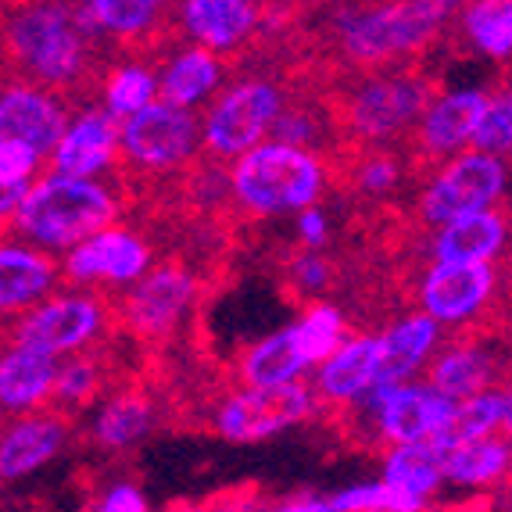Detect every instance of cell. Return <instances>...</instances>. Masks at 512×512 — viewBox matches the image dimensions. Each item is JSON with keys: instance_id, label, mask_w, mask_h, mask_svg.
Returning <instances> with one entry per match:
<instances>
[{"instance_id": "obj_1", "label": "cell", "mask_w": 512, "mask_h": 512, "mask_svg": "<svg viewBox=\"0 0 512 512\" xmlns=\"http://www.w3.org/2000/svg\"><path fill=\"white\" fill-rule=\"evenodd\" d=\"M108 47L86 0H29L4 18L8 76L47 86L76 111L101 97Z\"/></svg>"}, {"instance_id": "obj_2", "label": "cell", "mask_w": 512, "mask_h": 512, "mask_svg": "<svg viewBox=\"0 0 512 512\" xmlns=\"http://www.w3.org/2000/svg\"><path fill=\"white\" fill-rule=\"evenodd\" d=\"M326 97L344 140L387 144V140H409L423 111L437 97V83L423 72V65H391V69H362L344 76L337 72V79L326 83Z\"/></svg>"}, {"instance_id": "obj_3", "label": "cell", "mask_w": 512, "mask_h": 512, "mask_svg": "<svg viewBox=\"0 0 512 512\" xmlns=\"http://www.w3.org/2000/svg\"><path fill=\"white\" fill-rule=\"evenodd\" d=\"M122 215V201L94 176L47 172L26 194V201L4 219V237L36 244L43 251H69L111 226Z\"/></svg>"}, {"instance_id": "obj_4", "label": "cell", "mask_w": 512, "mask_h": 512, "mask_svg": "<svg viewBox=\"0 0 512 512\" xmlns=\"http://www.w3.org/2000/svg\"><path fill=\"white\" fill-rule=\"evenodd\" d=\"M230 180L240 212L287 215L316 205L330 176L319 154L273 137L233 158Z\"/></svg>"}, {"instance_id": "obj_5", "label": "cell", "mask_w": 512, "mask_h": 512, "mask_svg": "<svg viewBox=\"0 0 512 512\" xmlns=\"http://www.w3.org/2000/svg\"><path fill=\"white\" fill-rule=\"evenodd\" d=\"M205 151V115L176 101H151L137 115L122 119L119 172H137L140 180H158L165 172L187 169Z\"/></svg>"}, {"instance_id": "obj_6", "label": "cell", "mask_w": 512, "mask_h": 512, "mask_svg": "<svg viewBox=\"0 0 512 512\" xmlns=\"http://www.w3.org/2000/svg\"><path fill=\"white\" fill-rule=\"evenodd\" d=\"M505 187H509V169H505L502 154L480 151V147L452 154L427 176V187L419 190L416 205H412V219L423 230H441L462 215L495 208Z\"/></svg>"}, {"instance_id": "obj_7", "label": "cell", "mask_w": 512, "mask_h": 512, "mask_svg": "<svg viewBox=\"0 0 512 512\" xmlns=\"http://www.w3.org/2000/svg\"><path fill=\"white\" fill-rule=\"evenodd\" d=\"M283 101L287 90L276 79L244 76L230 83L205 111V154L222 162L248 154L273 133Z\"/></svg>"}, {"instance_id": "obj_8", "label": "cell", "mask_w": 512, "mask_h": 512, "mask_svg": "<svg viewBox=\"0 0 512 512\" xmlns=\"http://www.w3.org/2000/svg\"><path fill=\"white\" fill-rule=\"evenodd\" d=\"M319 409L316 387L291 380V384L251 387L230 394L215 405V430L230 444H258L269 441L280 430H291L305 423Z\"/></svg>"}, {"instance_id": "obj_9", "label": "cell", "mask_w": 512, "mask_h": 512, "mask_svg": "<svg viewBox=\"0 0 512 512\" xmlns=\"http://www.w3.org/2000/svg\"><path fill=\"white\" fill-rule=\"evenodd\" d=\"M197 301V276L187 265L165 262L158 269H147L122 298L111 305L115 323L137 337V341L158 344L176 333V326L187 319V312Z\"/></svg>"}, {"instance_id": "obj_10", "label": "cell", "mask_w": 512, "mask_h": 512, "mask_svg": "<svg viewBox=\"0 0 512 512\" xmlns=\"http://www.w3.org/2000/svg\"><path fill=\"white\" fill-rule=\"evenodd\" d=\"M4 341L33 344L51 355H72L90 344H97L108 333V301L90 298V294H65V298L40 301V305L4 316Z\"/></svg>"}, {"instance_id": "obj_11", "label": "cell", "mask_w": 512, "mask_h": 512, "mask_svg": "<svg viewBox=\"0 0 512 512\" xmlns=\"http://www.w3.org/2000/svg\"><path fill=\"white\" fill-rule=\"evenodd\" d=\"M151 269V244L137 230L126 226H104L83 244L69 248L61 262V280L69 287H126L137 283Z\"/></svg>"}, {"instance_id": "obj_12", "label": "cell", "mask_w": 512, "mask_h": 512, "mask_svg": "<svg viewBox=\"0 0 512 512\" xmlns=\"http://www.w3.org/2000/svg\"><path fill=\"white\" fill-rule=\"evenodd\" d=\"M498 273L491 262H434L416 287L423 312L444 326H466L495 301Z\"/></svg>"}, {"instance_id": "obj_13", "label": "cell", "mask_w": 512, "mask_h": 512, "mask_svg": "<svg viewBox=\"0 0 512 512\" xmlns=\"http://www.w3.org/2000/svg\"><path fill=\"white\" fill-rule=\"evenodd\" d=\"M484 104H487L484 90H448V94L430 101V108L423 111V119L409 133V147L416 154L423 180L441 162H448L455 151L473 147L477 126L484 119Z\"/></svg>"}, {"instance_id": "obj_14", "label": "cell", "mask_w": 512, "mask_h": 512, "mask_svg": "<svg viewBox=\"0 0 512 512\" xmlns=\"http://www.w3.org/2000/svg\"><path fill=\"white\" fill-rule=\"evenodd\" d=\"M265 8L269 0H172V22L190 43L240 54L262 33Z\"/></svg>"}, {"instance_id": "obj_15", "label": "cell", "mask_w": 512, "mask_h": 512, "mask_svg": "<svg viewBox=\"0 0 512 512\" xmlns=\"http://www.w3.org/2000/svg\"><path fill=\"white\" fill-rule=\"evenodd\" d=\"M69 111V101L58 97L54 90L8 76L4 97H0V137L26 140L36 151L51 154L72 126Z\"/></svg>"}, {"instance_id": "obj_16", "label": "cell", "mask_w": 512, "mask_h": 512, "mask_svg": "<svg viewBox=\"0 0 512 512\" xmlns=\"http://www.w3.org/2000/svg\"><path fill=\"white\" fill-rule=\"evenodd\" d=\"M119 140L122 119L108 108H83L76 111L69 133L54 147L51 169L69 172V176H97V172L119 165Z\"/></svg>"}, {"instance_id": "obj_17", "label": "cell", "mask_w": 512, "mask_h": 512, "mask_svg": "<svg viewBox=\"0 0 512 512\" xmlns=\"http://www.w3.org/2000/svg\"><path fill=\"white\" fill-rule=\"evenodd\" d=\"M459 402L437 391L434 384H398L387 398L384 416H380V437L384 444H409L427 441L452 427Z\"/></svg>"}, {"instance_id": "obj_18", "label": "cell", "mask_w": 512, "mask_h": 512, "mask_svg": "<svg viewBox=\"0 0 512 512\" xmlns=\"http://www.w3.org/2000/svg\"><path fill=\"white\" fill-rule=\"evenodd\" d=\"M69 441V416L47 409V412H22L15 423L4 427V441H0V477L4 484L29 477L40 466L54 459Z\"/></svg>"}, {"instance_id": "obj_19", "label": "cell", "mask_w": 512, "mask_h": 512, "mask_svg": "<svg viewBox=\"0 0 512 512\" xmlns=\"http://www.w3.org/2000/svg\"><path fill=\"white\" fill-rule=\"evenodd\" d=\"M58 369V355H51V351L4 341V359H0V405H4V412L22 416V412L47 409Z\"/></svg>"}, {"instance_id": "obj_20", "label": "cell", "mask_w": 512, "mask_h": 512, "mask_svg": "<svg viewBox=\"0 0 512 512\" xmlns=\"http://www.w3.org/2000/svg\"><path fill=\"white\" fill-rule=\"evenodd\" d=\"M509 240H512L509 215L495 212V208H484V212L462 215V219L434 230L430 258L434 262H495V258L505 255Z\"/></svg>"}, {"instance_id": "obj_21", "label": "cell", "mask_w": 512, "mask_h": 512, "mask_svg": "<svg viewBox=\"0 0 512 512\" xmlns=\"http://www.w3.org/2000/svg\"><path fill=\"white\" fill-rule=\"evenodd\" d=\"M380 359H384V337L359 333L348 337L330 359H323L316 376V391L326 405H348L355 402L369 384L380 380Z\"/></svg>"}, {"instance_id": "obj_22", "label": "cell", "mask_w": 512, "mask_h": 512, "mask_svg": "<svg viewBox=\"0 0 512 512\" xmlns=\"http://www.w3.org/2000/svg\"><path fill=\"white\" fill-rule=\"evenodd\" d=\"M61 280V269L51 255H43L36 244H15L8 240L0 251V308L4 316L26 312L47 291H54V283Z\"/></svg>"}, {"instance_id": "obj_23", "label": "cell", "mask_w": 512, "mask_h": 512, "mask_svg": "<svg viewBox=\"0 0 512 512\" xmlns=\"http://www.w3.org/2000/svg\"><path fill=\"white\" fill-rule=\"evenodd\" d=\"M226 79L219 51L205 47V43H190L172 51L169 58H162V69H158V83H162L165 101H176L183 108H197L215 94Z\"/></svg>"}, {"instance_id": "obj_24", "label": "cell", "mask_w": 512, "mask_h": 512, "mask_svg": "<svg viewBox=\"0 0 512 512\" xmlns=\"http://www.w3.org/2000/svg\"><path fill=\"white\" fill-rule=\"evenodd\" d=\"M384 480L402 491L405 498L423 509L430 498L437 495V487L444 484V444L437 437L427 441H409V444H391V452L384 459Z\"/></svg>"}, {"instance_id": "obj_25", "label": "cell", "mask_w": 512, "mask_h": 512, "mask_svg": "<svg viewBox=\"0 0 512 512\" xmlns=\"http://www.w3.org/2000/svg\"><path fill=\"white\" fill-rule=\"evenodd\" d=\"M441 326L430 312L419 308L416 316L398 319V326L384 333V359H380V380L387 384H405L423 362L434 355L441 341Z\"/></svg>"}, {"instance_id": "obj_26", "label": "cell", "mask_w": 512, "mask_h": 512, "mask_svg": "<svg viewBox=\"0 0 512 512\" xmlns=\"http://www.w3.org/2000/svg\"><path fill=\"white\" fill-rule=\"evenodd\" d=\"M427 384H434L455 402H466L495 384V362L480 348V341H455L430 362Z\"/></svg>"}, {"instance_id": "obj_27", "label": "cell", "mask_w": 512, "mask_h": 512, "mask_svg": "<svg viewBox=\"0 0 512 512\" xmlns=\"http://www.w3.org/2000/svg\"><path fill=\"white\" fill-rule=\"evenodd\" d=\"M512 473V441L470 437L444 448V477L455 487H491Z\"/></svg>"}, {"instance_id": "obj_28", "label": "cell", "mask_w": 512, "mask_h": 512, "mask_svg": "<svg viewBox=\"0 0 512 512\" xmlns=\"http://www.w3.org/2000/svg\"><path fill=\"white\" fill-rule=\"evenodd\" d=\"M154 427V402L137 387L111 394L104 409L94 419V444L104 452H126L133 444H140Z\"/></svg>"}, {"instance_id": "obj_29", "label": "cell", "mask_w": 512, "mask_h": 512, "mask_svg": "<svg viewBox=\"0 0 512 512\" xmlns=\"http://www.w3.org/2000/svg\"><path fill=\"white\" fill-rule=\"evenodd\" d=\"M308 366H312V362H308L298 333H294V326H291V330L273 333V337H265L255 348L244 351V359H240V380L251 387L291 384Z\"/></svg>"}, {"instance_id": "obj_30", "label": "cell", "mask_w": 512, "mask_h": 512, "mask_svg": "<svg viewBox=\"0 0 512 512\" xmlns=\"http://www.w3.org/2000/svg\"><path fill=\"white\" fill-rule=\"evenodd\" d=\"M459 22L477 54L491 61L512 58V0H466Z\"/></svg>"}, {"instance_id": "obj_31", "label": "cell", "mask_w": 512, "mask_h": 512, "mask_svg": "<svg viewBox=\"0 0 512 512\" xmlns=\"http://www.w3.org/2000/svg\"><path fill=\"white\" fill-rule=\"evenodd\" d=\"M154 94H162V83L140 58L111 61L108 72H104L101 104L119 119H129L140 108H147L154 101Z\"/></svg>"}, {"instance_id": "obj_32", "label": "cell", "mask_w": 512, "mask_h": 512, "mask_svg": "<svg viewBox=\"0 0 512 512\" xmlns=\"http://www.w3.org/2000/svg\"><path fill=\"white\" fill-rule=\"evenodd\" d=\"M108 359L104 355H76V359L61 362L58 380H54V394L47 409L61 412V416H76L90 402L101 398V391L108 387Z\"/></svg>"}, {"instance_id": "obj_33", "label": "cell", "mask_w": 512, "mask_h": 512, "mask_svg": "<svg viewBox=\"0 0 512 512\" xmlns=\"http://www.w3.org/2000/svg\"><path fill=\"white\" fill-rule=\"evenodd\" d=\"M502 416H505V391H491V387H487V391L459 402L452 427L444 430V434H437V441L448 448V444H455V441L498 434V430H502Z\"/></svg>"}, {"instance_id": "obj_34", "label": "cell", "mask_w": 512, "mask_h": 512, "mask_svg": "<svg viewBox=\"0 0 512 512\" xmlns=\"http://www.w3.org/2000/svg\"><path fill=\"white\" fill-rule=\"evenodd\" d=\"M283 276H287V291H291V298L319 301V298H326V291L337 283V262L326 258L323 248H308V244H301V248L291 251L287 262H283Z\"/></svg>"}, {"instance_id": "obj_35", "label": "cell", "mask_w": 512, "mask_h": 512, "mask_svg": "<svg viewBox=\"0 0 512 512\" xmlns=\"http://www.w3.org/2000/svg\"><path fill=\"white\" fill-rule=\"evenodd\" d=\"M344 330H348V323H344V312L337 305H312L305 312V316L294 323V333H298L301 348H305L308 362H323L330 359L333 351L344 344Z\"/></svg>"}, {"instance_id": "obj_36", "label": "cell", "mask_w": 512, "mask_h": 512, "mask_svg": "<svg viewBox=\"0 0 512 512\" xmlns=\"http://www.w3.org/2000/svg\"><path fill=\"white\" fill-rule=\"evenodd\" d=\"M419 505L394 491L387 480H369L326 498V512H416Z\"/></svg>"}, {"instance_id": "obj_37", "label": "cell", "mask_w": 512, "mask_h": 512, "mask_svg": "<svg viewBox=\"0 0 512 512\" xmlns=\"http://www.w3.org/2000/svg\"><path fill=\"white\" fill-rule=\"evenodd\" d=\"M473 147L491 154H512V83L498 86L487 94L484 104V119L477 126V137H473Z\"/></svg>"}, {"instance_id": "obj_38", "label": "cell", "mask_w": 512, "mask_h": 512, "mask_svg": "<svg viewBox=\"0 0 512 512\" xmlns=\"http://www.w3.org/2000/svg\"><path fill=\"white\" fill-rule=\"evenodd\" d=\"M40 158H43V151H36L33 144L15 140V137H4L0 140V187L33 180V172L40 169Z\"/></svg>"}, {"instance_id": "obj_39", "label": "cell", "mask_w": 512, "mask_h": 512, "mask_svg": "<svg viewBox=\"0 0 512 512\" xmlns=\"http://www.w3.org/2000/svg\"><path fill=\"white\" fill-rule=\"evenodd\" d=\"M94 509H101V512H144L147 498L137 484H115V487L104 491V498H97Z\"/></svg>"}, {"instance_id": "obj_40", "label": "cell", "mask_w": 512, "mask_h": 512, "mask_svg": "<svg viewBox=\"0 0 512 512\" xmlns=\"http://www.w3.org/2000/svg\"><path fill=\"white\" fill-rule=\"evenodd\" d=\"M298 237L308 248H326V240H330V219H326V212H319L316 205L305 208L298 215Z\"/></svg>"}, {"instance_id": "obj_41", "label": "cell", "mask_w": 512, "mask_h": 512, "mask_svg": "<svg viewBox=\"0 0 512 512\" xmlns=\"http://www.w3.org/2000/svg\"><path fill=\"white\" fill-rule=\"evenodd\" d=\"M509 495H512V491H509ZM509 502H512V498H509Z\"/></svg>"}]
</instances>
